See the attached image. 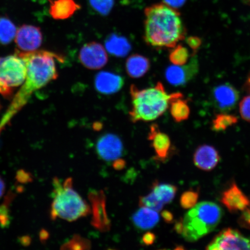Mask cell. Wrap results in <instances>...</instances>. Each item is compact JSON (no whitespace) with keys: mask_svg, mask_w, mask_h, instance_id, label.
Segmentation results:
<instances>
[{"mask_svg":"<svg viewBox=\"0 0 250 250\" xmlns=\"http://www.w3.org/2000/svg\"><path fill=\"white\" fill-rule=\"evenodd\" d=\"M237 117L228 114H219L212 121V129L216 132L226 130L237 123Z\"/></svg>","mask_w":250,"mask_h":250,"instance_id":"obj_25","label":"cell"},{"mask_svg":"<svg viewBox=\"0 0 250 250\" xmlns=\"http://www.w3.org/2000/svg\"><path fill=\"white\" fill-rule=\"evenodd\" d=\"M223 215L220 206L214 202L198 203L182 219L183 229L181 234L188 242L198 241L215 229Z\"/></svg>","mask_w":250,"mask_h":250,"instance_id":"obj_4","label":"cell"},{"mask_svg":"<svg viewBox=\"0 0 250 250\" xmlns=\"http://www.w3.org/2000/svg\"><path fill=\"white\" fill-rule=\"evenodd\" d=\"M89 199L92 207V226L100 232H108L111 227L106 208V197L103 190H92Z\"/></svg>","mask_w":250,"mask_h":250,"instance_id":"obj_8","label":"cell"},{"mask_svg":"<svg viewBox=\"0 0 250 250\" xmlns=\"http://www.w3.org/2000/svg\"><path fill=\"white\" fill-rule=\"evenodd\" d=\"M21 52L26 62V79L3 115L0 122V132L24 107L33 93L57 79L59 74L56 61L62 62L61 56L51 52Z\"/></svg>","mask_w":250,"mask_h":250,"instance_id":"obj_1","label":"cell"},{"mask_svg":"<svg viewBox=\"0 0 250 250\" xmlns=\"http://www.w3.org/2000/svg\"><path fill=\"white\" fill-rule=\"evenodd\" d=\"M132 108L130 119L133 123L150 122L162 116L173 100L183 97L180 93L168 94L161 83L154 86L139 89L136 85L130 86Z\"/></svg>","mask_w":250,"mask_h":250,"instance_id":"obj_3","label":"cell"},{"mask_svg":"<svg viewBox=\"0 0 250 250\" xmlns=\"http://www.w3.org/2000/svg\"><path fill=\"white\" fill-rule=\"evenodd\" d=\"M0 109H1V105H0Z\"/></svg>","mask_w":250,"mask_h":250,"instance_id":"obj_43","label":"cell"},{"mask_svg":"<svg viewBox=\"0 0 250 250\" xmlns=\"http://www.w3.org/2000/svg\"><path fill=\"white\" fill-rule=\"evenodd\" d=\"M42 39L40 27L23 24L17 30L15 43L20 52H32L36 51L42 45Z\"/></svg>","mask_w":250,"mask_h":250,"instance_id":"obj_10","label":"cell"},{"mask_svg":"<svg viewBox=\"0 0 250 250\" xmlns=\"http://www.w3.org/2000/svg\"><path fill=\"white\" fill-rule=\"evenodd\" d=\"M220 156L216 149L209 145H202L196 149L193 155V162L202 170L211 171L217 167Z\"/></svg>","mask_w":250,"mask_h":250,"instance_id":"obj_16","label":"cell"},{"mask_svg":"<svg viewBox=\"0 0 250 250\" xmlns=\"http://www.w3.org/2000/svg\"><path fill=\"white\" fill-rule=\"evenodd\" d=\"M140 208L132 217L134 226L142 230H148L155 227L160 218L158 211L147 208Z\"/></svg>","mask_w":250,"mask_h":250,"instance_id":"obj_20","label":"cell"},{"mask_svg":"<svg viewBox=\"0 0 250 250\" xmlns=\"http://www.w3.org/2000/svg\"><path fill=\"white\" fill-rule=\"evenodd\" d=\"M93 127L94 129L96 130H99L100 129H102V125L99 123H96L95 124H94Z\"/></svg>","mask_w":250,"mask_h":250,"instance_id":"obj_41","label":"cell"},{"mask_svg":"<svg viewBox=\"0 0 250 250\" xmlns=\"http://www.w3.org/2000/svg\"><path fill=\"white\" fill-rule=\"evenodd\" d=\"M144 39L158 49L173 48L186 37V31L180 12L164 4L152 5L145 11Z\"/></svg>","mask_w":250,"mask_h":250,"instance_id":"obj_2","label":"cell"},{"mask_svg":"<svg viewBox=\"0 0 250 250\" xmlns=\"http://www.w3.org/2000/svg\"><path fill=\"white\" fill-rule=\"evenodd\" d=\"M151 64L147 58L139 54L131 55L126 62V73L133 78H139L145 76L149 71Z\"/></svg>","mask_w":250,"mask_h":250,"instance_id":"obj_21","label":"cell"},{"mask_svg":"<svg viewBox=\"0 0 250 250\" xmlns=\"http://www.w3.org/2000/svg\"><path fill=\"white\" fill-rule=\"evenodd\" d=\"M188 49L182 45L175 46L170 53L169 60L174 65H185L189 58Z\"/></svg>","mask_w":250,"mask_h":250,"instance_id":"obj_26","label":"cell"},{"mask_svg":"<svg viewBox=\"0 0 250 250\" xmlns=\"http://www.w3.org/2000/svg\"><path fill=\"white\" fill-rule=\"evenodd\" d=\"M124 80L120 75L109 71H101L95 78V88L104 95H112L123 88Z\"/></svg>","mask_w":250,"mask_h":250,"instance_id":"obj_15","label":"cell"},{"mask_svg":"<svg viewBox=\"0 0 250 250\" xmlns=\"http://www.w3.org/2000/svg\"><path fill=\"white\" fill-rule=\"evenodd\" d=\"M161 215H162V218H163L164 220L165 221V223H171L173 221V220H174L173 215L169 211L164 210V211H162Z\"/></svg>","mask_w":250,"mask_h":250,"instance_id":"obj_36","label":"cell"},{"mask_svg":"<svg viewBox=\"0 0 250 250\" xmlns=\"http://www.w3.org/2000/svg\"><path fill=\"white\" fill-rule=\"evenodd\" d=\"M105 48L109 54L115 57L123 58L129 54L132 45L126 37L112 33L105 41Z\"/></svg>","mask_w":250,"mask_h":250,"instance_id":"obj_19","label":"cell"},{"mask_svg":"<svg viewBox=\"0 0 250 250\" xmlns=\"http://www.w3.org/2000/svg\"><path fill=\"white\" fill-rule=\"evenodd\" d=\"M221 201L230 212L243 211L250 206L248 197L234 183L223 192Z\"/></svg>","mask_w":250,"mask_h":250,"instance_id":"obj_14","label":"cell"},{"mask_svg":"<svg viewBox=\"0 0 250 250\" xmlns=\"http://www.w3.org/2000/svg\"><path fill=\"white\" fill-rule=\"evenodd\" d=\"M80 62L84 67L89 70H99L107 63L108 57L106 49L101 43L90 42L81 48Z\"/></svg>","mask_w":250,"mask_h":250,"instance_id":"obj_9","label":"cell"},{"mask_svg":"<svg viewBox=\"0 0 250 250\" xmlns=\"http://www.w3.org/2000/svg\"><path fill=\"white\" fill-rule=\"evenodd\" d=\"M177 191L176 186L169 184L160 183L157 181H155L151 187V192L164 205L168 204L173 201Z\"/></svg>","mask_w":250,"mask_h":250,"instance_id":"obj_22","label":"cell"},{"mask_svg":"<svg viewBox=\"0 0 250 250\" xmlns=\"http://www.w3.org/2000/svg\"><path fill=\"white\" fill-rule=\"evenodd\" d=\"M156 240V236L154 233L151 232H146L142 237V242L146 246H151Z\"/></svg>","mask_w":250,"mask_h":250,"instance_id":"obj_34","label":"cell"},{"mask_svg":"<svg viewBox=\"0 0 250 250\" xmlns=\"http://www.w3.org/2000/svg\"><path fill=\"white\" fill-rule=\"evenodd\" d=\"M49 14L56 20L70 18L81 8L74 0H49Z\"/></svg>","mask_w":250,"mask_h":250,"instance_id":"obj_18","label":"cell"},{"mask_svg":"<svg viewBox=\"0 0 250 250\" xmlns=\"http://www.w3.org/2000/svg\"><path fill=\"white\" fill-rule=\"evenodd\" d=\"M199 193L195 190H187L181 196L180 205L184 209H189L194 207L199 199Z\"/></svg>","mask_w":250,"mask_h":250,"instance_id":"obj_30","label":"cell"},{"mask_svg":"<svg viewBox=\"0 0 250 250\" xmlns=\"http://www.w3.org/2000/svg\"><path fill=\"white\" fill-rule=\"evenodd\" d=\"M246 89L248 90V92H250V74L249 75L248 80L246 81Z\"/></svg>","mask_w":250,"mask_h":250,"instance_id":"obj_40","label":"cell"},{"mask_svg":"<svg viewBox=\"0 0 250 250\" xmlns=\"http://www.w3.org/2000/svg\"><path fill=\"white\" fill-rule=\"evenodd\" d=\"M114 2L115 0H89L90 7L97 14L102 16L110 13Z\"/></svg>","mask_w":250,"mask_h":250,"instance_id":"obj_27","label":"cell"},{"mask_svg":"<svg viewBox=\"0 0 250 250\" xmlns=\"http://www.w3.org/2000/svg\"><path fill=\"white\" fill-rule=\"evenodd\" d=\"M198 71V62L196 58H193L189 63L184 65H174L168 67L165 72L167 82L172 85L180 86L195 76Z\"/></svg>","mask_w":250,"mask_h":250,"instance_id":"obj_12","label":"cell"},{"mask_svg":"<svg viewBox=\"0 0 250 250\" xmlns=\"http://www.w3.org/2000/svg\"><path fill=\"white\" fill-rule=\"evenodd\" d=\"M139 206L140 207L147 208L158 212L162 210L165 205L151 191L148 195L140 197Z\"/></svg>","mask_w":250,"mask_h":250,"instance_id":"obj_28","label":"cell"},{"mask_svg":"<svg viewBox=\"0 0 250 250\" xmlns=\"http://www.w3.org/2000/svg\"><path fill=\"white\" fill-rule=\"evenodd\" d=\"M123 143L114 134L102 136L96 144V151L100 158L105 161H114L123 155Z\"/></svg>","mask_w":250,"mask_h":250,"instance_id":"obj_11","label":"cell"},{"mask_svg":"<svg viewBox=\"0 0 250 250\" xmlns=\"http://www.w3.org/2000/svg\"><path fill=\"white\" fill-rule=\"evenodd\" d=\"M244 1H245L247 4H248L250 5V0H244Z\"/></svg>","mask_w":250,"mask_h":250,"instance_id":"obj_42","label":"cell"},{"mask_svg":"<svg viewBox=\"0 0 250 250\" xmlns=\"http://www.w3.org/2000/svg\"><path fill=\"white\" fill-rule=\"evenodd\" d=\"M54 199L51 206V218L72 222L86 217L91 212L90 206L73 189L71 178L62 183L54 180Z\"/></svg>","mask_w":250,"mask_h":250,"instance_id":"obj_5","label":"cell"},{"mask_svg":"<svg viewBox=\"0 0 250 250\" xmlns=\"http://www.w3.org/2000/svg\"><path fill=\"white\" fill-rule=\"evenodd\" d=\"M213 98L218 107L221 110H229L238 101L239 94L229 84H223L214 89Z\"/></svg>","mask_w":250,"mask_h":250,"instance_id":"obj_17","label":"cell"},{"mask_svg":"<svg viewBox=\"0 0 250 250\" xmlns=\"http://www.w3.org/2000/svg\"><path fill=\"white\" fill-rule=\"evenodd\" d=\"M187 44L193 51H196L202 44V40L198 37H189L186 40Z\"/></svg>","mask_w":250,"mask_h":250,"instance_id":"obj_33","label":"cell"},{"mask_svg":"<svg viewBox=\"0 0 250 250\" xmlns=\"http://www.w3.org/2000/svg\"><path fill=\"white\" fill-rule=\"evenodd\" d=\"M183 220L181 219L179 221H177L176 224H175L174 226V229L176 230V232L178 233L181 234L183 232Z\"/></svg>","mask_w":250,"mask_h":250,"instance_id":"obj_38","label":"cell"},{"mask_svg":"<svg viewBox=\"0 0 250 250\" xmlns=\"http://www.w3.org/2000/svg\"><path fill=\"white\" fill-rule=\"evenodd\" d=\"M240 112L243 120L250 122V95L245 97L240 103Z\"/></svg>","mask_w":250,"mask_h":250,"instance_id":"obj_31","label":"cell"},{"mask_svg":"<svg viewBox=\"0 0 250 250\" xmlns=\"http://www.w3.org/2000/svg\"><path fill=\"white\" fill-rule=\"evenodd\" d=\"M238 223L241 227L250 231V209L249 208L243 211V213L239 218Z\"/></svg>","mask_w":250,"mask_h":250,"instance_id":"obj_32","label":"cell"},{"mask_svg":"<svg viewBox=\"0 0 250 250\" xmlns=\"http://www.w3.org/2000/svg\"><path fill=\"white\" fill-rule=\"evenodd\" d=\"M5 183L4 181L0 177V198H1L5 192Z\"/></svg>","mask_w":250,"mask_h":250,"instance_id":"obj_39","label":"cell"},{"mask_svg":"<svg viewBox=\"0 0 250 250\" xmlns=\"http://www.w3.org/2000/svg\"><path fill=\"white\" fill-rule=\"evenodd\" d=\"M27 74V64L21 53L0 58V95L11 98L22 85Z\"/></svg>","mask_w":250,"mask_h":250,"instance_id":"obj_6","label":"cell"},{"mask_svg":"<svg viewBox=\"0 0 250 250\" xmlns=\"http://www.w3.org/2000/svg\"><path fill=\"white\" fill-rule=\"evenodd\" d=\"M17 29L15 24L7 17H0V43L7 45L15 38Z\"/></svg>","mask_w":250,"mask_h":250,"instance_id":"obj_24","label":"cell"},{"mask_svg":"<svg viewBox=\"0 0 250 250\" xmlns=\"http://www.w3.org/2000/svg\"><path fill=\"white\" fill-rule=\"evenodd\" d=\"M62 249L71 250H90L91 242L88 239L79 235H76L69 242L65 243Z\"/></svg>","mask_w":250,"mask_h":250,"instance_id":"obj_29","label":"cell"},{"mask_svg":"<svg viewBox=\"0 0 250 250\" xmlns=\"http://www.w3.org/2000/svg\"><path fill=\"white\" fill-rule=\"evenodd\" d=\"M186 0H164V4L172 8L177 9L185 4Z\"/></svg>","mask_w":250,"mask_h":250,"instance_id":"obj_35","label":"cell"},{"mask_svg":"<svg viewBox=\"0 0 250 250\" xmlns=\"http://www.w3.org/2000/svg\"><path fill=\"white\" fill-rule=\"evenodd\" d=\"M126 166V162L123 159L118 158L114 161L113 164V167L115 170H123Z\"/></svg>","mask_w":250,"mask_h":250,"instance_id":"obj_37","label":"cell"},{"mask_svg":"<svg viewBox=\"0 0 250 250\" xmlns=\"http://www.w3.org/2000/svg\"><path fill=\"white\" fill-rule=\"evenodd\" d=\"M183 97L175 99L170 103V111L172 117L177 123L186 121L189 117L190 108Z\"/></svg>","mask_w":250,"mask_h":250,"instance_id":"obj_23","label":"cell"},{"mask_svg":"<svg viewBox=\"0 0 250 250\" xmlns=\"http://www.w3.org/2000/svg\"><path fill=\"white\" fill-rule=\"evenodd\" d=\"M209 250H250V238L238 230L227 228L219 233L208 244Z\"/></svg>","mask_w":250,"mask_h":250,"instance_id":"obj_7","label":"cell"},{"mask_svg":"<svg viewBox=\"0 0 250 250\" xmlns=\"http://www.w3.org/2000/svg\"><path fill=\"white\" fill-rule=\"evenodd\" d=\"M148 139L155 152L156 160L164 162L169 156L171 151V143L167 134L162 132L157 124L150 127Z\"/></svg>","mask_w":250,"mask_h":250,"instance_id":"obj_13","label":"cell"}]
</instances>
